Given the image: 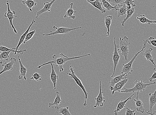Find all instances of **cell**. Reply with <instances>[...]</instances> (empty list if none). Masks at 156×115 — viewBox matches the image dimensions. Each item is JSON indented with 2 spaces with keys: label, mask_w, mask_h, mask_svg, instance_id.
<instances>
[{
  "label": "cell",
  "mask_w": 156,
  "mask_h": 115,
  "mask_svg": "<svg viewBox=\"0 0 156 115\" xmlns=\"http://www.w3.org/2000/svg\"><path fill=\"white\" fill-rule=\"evenodd\" d=\"M90 54H88L85 55L79 56L77 57H68L66 55H65L63 53H61L59 55H54L52 56L53 60L44 63L42 65L39 66L37 67V68L40 69L43 66L47 65V64H55L56 67H59L60 69V71L62 72L64 71V69L63 68V66L68 61L75 60L76 59L81 58L83 57H85L87 56H90Z\"/></svg>",
  "instance_id": "6da1fadb"
},
{
  "label": "cell",
  "mask_w": 156,
  "mask_h": 115,
  "mask_svg": "<svg viewBox=\"0 0 156 115\" xmlns=\"http://www.w3.org/2000/svg\"><path fill=\"white\" fill-rule=\"evenodd\" d=\"M134 84H135V85L133 88L130 89L124 88L125 90L121 91V92L128 93L131 92H142L145 90L147 86L155 84L156 82L147 84L146 82H144L142 80L140 81L136 80L134 82Z\"/></svg>",
  "instance_id": "7a4b0ae2"
},
{
  "label": "cell",
  "mask_w": 156,
  "mask_h": 115,
  "mask_svg": "<svg viewBox=\"0 0 156 115\" xmlns=\"http://www.w3.org/2000/svg\"><path fill=\"white\" fill-rule=\"evenodd\" d=\"M120 42L119 45H117L118 51L121 52V54L125 58V60L127 61L129 49V45L130 43L129 41V38L126 37L123 38L119 37Z\"/></svg>",
  "instance_id": "3957f363"
},
{
  "label": "cell",
  "mask_w": 156,
  "mask_h": 115,
  "mask_svg": "<svg viewBox=\"0 0 156 115\" xmlns=\"http://www.w3.org/2000/svg\"><path fill=\"white\" fill-rule=\"evenodd\" d=\"M70 70L71 71V73L67 72H66V73L67 75H69L71 78L73 79L75 81L76 83L81 89L84 92L85 96V103L83 104V106H86L87 105V99H88V93L86 92V89L84 85H83L81 81L76 75L74 71V69L72 68L71 66H70Z\"/></svg>",
  "instance_id": "277c9868"
},
{
  "label": "cell",
  "mask_w": 156,
  "mask_h": 115,
  "mask_svg": "<svg viewBox=\"0 0 156 115\" xmlns=\"http://www.w3.org/2000/svg\"><path fill=\"white\" fill-rule=\"evenodd\" d=\"M146 47V46H143L142 49L140 51L138 52L129 62L126 64H123V67L121 71L122 74H125L128 75L132 73L133 71L132 66L134 61L136 59L138 55L139 54L142 52L144 49Z\"/></svg>",
  "instance_id": "5b68a950"
},
{
  "label": "cell",
  "mask_w": 156,
  "mask_h": 115,
  "mask_svg": "<svg viewBox=\"0 0 156 115\" xmlns=\"http://www.w3.org/2000/svg\"><path fill=\"white\" fill-rule=\"evenodd\" d=\"M81 27L75 28H69L66 27H56L54 26L53 28L56 30V31L53 32L50 31V33L48 34H43V36H49L56 34H66L69 33L72 30H75L81 28Z\"/></svg>",
  "instance_id": "8992f818"
},
{
  "label": "cell",
  "mask_w": 156,
  "mask_h": 115,
  "mask_svg": "<svg viewBox=\"0 0 156 115\" xmlns=\"http://www.w3.org/2000/svg\"><path fill=\"white\" fill-rule=\"evenodd\" d=\"M6 4L7 5V8H8V10H7V12L5 13L4 16L8 18L9 19L10 26H11L12 28L13 29V31L15 32V33L17 34V32L15 27H14L12 22L13 19H15L16 17H17V16H15L16 12L14 11H12L11 10L10 8L9 2L8 1H6Z\"/></svg>",
  "instance_id": "52a82bcc"
},
{
  "label": "cell",
  "mask_w": 156,
  "mask_h": 115,
  "mask_svg": "<svg viewBox=\"0 0 156 115\" xmlns=\"http://www.w3.org/2000/svg\"><path fill=\"white\" fill-rule=\"evenodd\" d=\"M56 1V0H53L50 2H47L44 3L43 5L44 6L42 9L39 11H36L34 12V14L36 16V19H38L39 17L43 13L46 12H50L53 3Z\"/></svg>",
  "instance_id": "ba28073f"
},
{
  "label": "cell",
  "mask_w": 156,
  "mask_h": 115,
  "mask_svg": "<svg viewBox=\"0 0 156 115\" xmlns=\"http://www.w3.org/2000/svg\"><path fill=\"white\" fill-rule=\"evenodd\" d=\"M115 37L113 41L114 43V51L113 53V61L114 64V68L113 70V73L111 77H113L115 73V70L118 64L120 59V56L118 52V48L117 47V45L116 44L115 42Z\"/></svg>",
  "instance_id": "9c48e42d"
},
{
  "label": "cell",
  "mask_w": 156,
  "mask_h": 115,
  "mask_svg": "<svg viewBox=\"0 0 156 115\" xmlns=\"http://www.w3.org/2000/svg\"><path fill=\"white\" fill-rule=\"evenodd\" d=\"M16 49L15 48H13L10 51L1 52L0 54V60H5L7 61L9 60V55L10 52H14V55H16L17 53L19 54L20 55H22L24 52L27 53L26 49H22L19 51H16Z\"/></svg>",
  "instance_id": "30bf717a"
},
{
  "label": "cell",
  "mask_w": 156,
  "mask_h": 115,
  "mask_svg": "<svg viewBox=\"0 0 156 115\" xmlns=\"http://www.w3.org/2000/svg\"><path fill=\"white\" fill-rule=\"evenodd\" d=\"M128 80L127 78H126L124 80H123L116 84L113 87L110 86L109 89L110 90L112 91V95H113L116 92H121V89L127 82Z\"/></svg>",
  "instance_id": "8fae6325"
},
{
  "label": "cell",
  "mask_w": 156,
  "mask_h": 115,
  "mask_svg": "<svg viewBox=\"0 0 156 115\" xmlns=\"http://www.w3.org/2000/svg\"><path fill=\"white\" fill-rule=\"evenodd\" d=\"M99 85L100 88L99 93L97 97L95 98V99L96 100V103L95 106H94V107L95 108L98 106H103L104 105L103 102H106L105 98L103 96V92L102 91V85L101 81L99 82Z\"/></svg>",
  "instance_id": "7c38bea8"
},
{
  "label": "cell",
  "mask_w": 156,
  "mask_h": 115,
  "mask_svg": "<svg viewBox=\"0 0 156 115\" xmlns=\"http://www.w3.org/2000/svg\"><path fill=\"white\" fill-rule=\"evenodd\" d=\"M16 61V59L14 58H11L10 59V61L9 63L5 62L3 64L2 66L4 67L3 70L0 72V75H1L5 72L11 71L13 69L14 64Z\"/></svg>",
  "instance_id": "4fadbf2b"
},
{
  "label": "cell",
  "mask_w": 156,
  "mask_h": 115,
  "mask_svg": "<svg viewBox=\"0 0 156 115\" xmlns=\"http://www.w3.org/2000/svg\"><path fill=\"white\" fill-rule=\"evenodd\" d=\"M18 59L19 61L20 64V74L19 76V80H23L24 78L25 81L26 80V75L27 69L26 67H25L23 65L21 61V60L20 58V56L18 57Z\"/></svg>",
  "instance_id": "5bb4252c"
},
{
  "label": "cell",
  "mask_w": 156,
  "mask_h": 115,
  "mask_svg": "<svg viewBox=\"0 0 156 115\" xmlns=\"http://www.w3.org/2000/svg\"><path fill=\"white\" fill-rule=\"evenodd\" d=\"M134 94H133L132 95L129 97L127 99L124 101H123V100H121L120 102L117 106L116 108L114 111V113L115 115H117L118 113L122 110L124 109L126 106V103L129 100H131L132 97L134 96Z\"/></svg>",
  "instance_id": "9a60e30c"
},
{
  "label": "cell",
  "mask_w": 156,
  "mask_h": 115,
  "mask_svg": "<svg viewBox=\"0 0 156 115\" xmlns=\"http://www.w3.org/2000/svg\"><path fill=\"white\" fill-rule=\"evenodd\" d=\"M139 92H137V97L136 99H133L135 103L136 109L137 111L141 113H144L145 109L144 106V103L141 100L138 98Z\"/></svg>",
  "instance_id": "2e32d148"
},
{
  "label": "cell",
  "mask_w": 156,
  "mask_h": 115,
  "mask_svg": "<svg viewBox=\"0 0 156 115\" xmlns=\"http://www.w3.org/2000/svg\"><path fill=\"white\" fill-rule=\"evenodd\" d=\"M149 103L150 110L148 112L152 113V108L156 105V89L153 93H150L148 95Z\"/></svg>",
  "instance_id": "e0dca14e"
},
{
  "label": "cell",
  "mask_w": 156,
  "mask_h": 115,
  "mask_svg": "<svg viewBox=\"0 0 156 115\" xmlns=\"http://www.w3.org/2000/svg\"><path fill=\"white\" fill-rule=\"evenodd\" d=\"M50 64L51 66L52 71L50 75V77L51 81L53 82L54 85V90H55L56 89L57 82L59 76L56 73L55 69H54L53 64Z\"/></svg>",
  "instance_id": "ac0fdd59"
},
{
  "label": "cell",
  "mask_w": 156,
  "mask_h": 115,
  "mask_svg": "<svg viewBox=\"0 0 156 115\" xmlns=\"http://www.w3.org/2000/svg\"><path fill=\"white\" fill-rule=\"evenodd\" d=\"M153 50V49L151 48H147L143 53V56L147 60L150 61L152 64H154L155 68H156V65L154 63V59L153 58V57L151 55V52Z\"/></svg>",
  "instance_id": "d6986e66"
},
{
  "label": "cell",
  "mask_w": 156,
  "mask_h": 115,
  "mask_svg": "<svg viewBox=\"0 0 156 115\" xmlns=\"http://www.w3.org/2000/svg\"><path fill=\"white\" fill-rule=\"evenodd\" d=\"M128 75L125 74H123L118 75V76H116L113 79H112L111 81L109 82L110 86H111L112 87H113L116 84L127 78V76Z\"/></svg>",
  "instance_id": "ffe728a7"
},
{
  "label": "cell",
  "mask_w": 156,
  "mask_h": 115,
  "mask_svg": "<svg viewBox=\"0 0 156 115\" xmlns=\"http://www.w3.org/2000/svg\"><path fill=\"white\" fill-rule=\"evenodd\" d=\"M35 23V21L34 19L33 20L31 23L30 24V26H29L28 28L27 29V30H26V32H25V33L21 36V37L20 39L19 42V44H18L16 48V51H18V49L19 48V47L23 43L25 38H26L27 35L29 33V31L31 27L32 26V25Z\"/></svg>",
  "instance_id": "44dd1931"
},
{
  "label": "cell",
  "mask_w": 156,
  "mask_h": 115,
  "mask_svg": "<svg viewBox=\"0 0 156 115\" xmlns=\"http://www.w3.org/2000/svg\"><path fill=\"white\" fill-rule=\"evenodd\" d=\"M70 5L71 6L70 8L67 10L64 17V18H66L68 17L70 19H75L76 17L74 15V14L75 13L77 14V12L75 11L73 9L74 3L73 2L71 3Z\"/></svg>",
  "instance_id": "7402d4cb"
},
{
  "label": "cell",
  "mask_w": 156,
  "mask_h": 115,
  "mask_svg": "<svg viewBox=\"0 0 156 115\" xmlns=\"http://www.w3.org/2000/svg\"><path fill=\"white\" fill-rule=\"evenodd\" d=\"M117 11L118 12L117 17L124 16L127 14V11L128 10L126 5L124 4L116 6Z\"/></svg>",
  "instance_id": "603a6c76"
},
{
  "label": "cell",
  "mask_w": 156,
  "mask_h": 115,
  "mask_svg": "<svg viewBox=\"0 0 156 115\" xmlns=\"http://www.w3.org/2000/svg\"><path fill=\"white\" fill-rule=\"evenodd\" d=\"M87 2L92 5L94 7L100 11L102 13H106V10L103 9L102 8V3L99 1H97L93 2H90L88 1H87Z\"/></svg>",
  "instance_id": "cb8c5ba5"
},
{
  "label": "cell",
  "mask_w": 156,
  "mask_h": 115,
  "mask_svg": "<svg viewBox=\"0 0 156 115\" xmlns=\"http://www.w3.org/2000/svg\"><path fill=\"white\" fill-rule=\"evenodd\" d=\"M137 19L139 20L140 22L142 23H147L149 25L154 24L156 25V21L151 20L147 19L145 15H140V17H137Z\"/></svg>",
  "instance_id": "d4e9b609"
},
{
  "label": "cell",
  "mask_w": 156,
  "mask_h": 115,
  "mask_svg": "<svg viewBox=\"0 0 156 115\" xmlns=\"http://www.w3.org/2000/svg\"><path fill=\"white\" fill-rule=\"evenodd\" d=\"M113 16H108L105 18V24H106V26L107 27V35H106V37H109V35L110 27L111 24L112 20V19H113Z\"/></svg>",
  "instance_id": "484cf974"
},
{
  "label": "cell",
  "mask_w": 156,
  "mask_h": 115,
  "mask_svg": "<svg viewBox=\"0 0 156 115\" xmlns=\"http://www.w3.org/2000/svg\"><path fill=\"white\" fill-rule=\"evenodd\" d=\"M22 3L23 5H26L31 12H33L32 8L37 5V3L34 0H24L22 1Z\"/></svg>",
  "instance_id": "4316f807"
},
{
  "label": "cell",
  "mask_w": 156,
  "mask_h": 115,
  "mask_svg": "<svg viewBox=\"0 0 156 115\" xmlns=\"http://www.w3.org/2000/svg\"><path fill=\"white\" fill-rule=\"evenodd\" d=\"M56 97L55 100H54V102L49 103V107H51L52 106H58L59 104L61 103V96L58 92H56Z\"/></svg>",
  "instance_id": "83f0119b"
},
{
  "label": "cell",
  "mask_w": 156,
  "mask_h": 115,
  "mask_svg": "<svg viewBox=\"0 0 156 115\" xmlns=\"http://www.w3.org/2000/svg\"><path fill=\"white\" fill-rule=\"evenodd\" d=\"M55 109L60 113L63 115H72L69 111V107H60L59 106H55Z\"/></svg>",
  "instance_id": "f1b7e54d"
},
{
  "label": "cell",
  "mask_w": 156,
  "mask_h": 115,
  "mask_svg": "<svg viewBox=\"0 0 156 115\" xmlns=\"http://www.w3.org/2000/svg\"><path fill=\"white\" fill-rule=\"evenodd\" d=\"M102 5L106 9V10L108 11H117L116 6H112L109 2H107L106 0H101Z\"/></svg>",
  "instance_id": "f546056e"
},
{
  "label": "cell",
  "mask_w": 156,
  "mask_h": 115,
  "mask_svg": "<svg viewBox=\"0 0 156 115\" xmlns=\"http://www.w3.org/2000/svg\"><path fill=\"white\" fill-rule=\"evenodd\" d=\"M135 12V9L134 8H132L131 9L127 11V16L125 19H123V20L121 21V23L122 26H124L125 23L126 21L127 20L130 18L131 17L133 14Z\"/></svg>",
  "instance_id": "4dcf8cb0"
},
{
  "label": "cell",
  "mask_w": 156,
  "mask_h": 115,
  "mask_svg": "<svg viewBox=\"0 0 156 115\" xmlns=\"http://www.w3.org/2000/svg\"><path fill=\"white\" fill-rule=\"evenodd\" d=\"M126 0H109V2L112 3V5L115 6L122 5L124 4Z\"/></svg>",
  "instance_id": "1f68e13d"
},
{
  "label": "cell",
  "mask_w": 156,
  "mask_h": 115,
  "mask_svg": "<svg viewBox=\"0 0 156 115\" xmlns=\"http://www.w3.org/2000/svg\"><path fill=\"white\" fill-rule=\"evenodd\" d=\"M134 1L133 0H126L125 1L124 4L126 5L128 10L136 6V5L134 4Z\"/></svg>",
  "instance_id": "d6a6232c"
},
{
  "label": "cell",
  "mask_w": 156,
  "mask_h": 115,
  "mask_svg": "<svg viewBox=\"0 0 156 115\" xmlns=\"http://www.w3.org/2000/svg\"><path fill=\"white\" fill-rule=\"evenodd\" d=\"M36 33V30H34L31 32H29L27 35L26 38H25L24 42L23 43L24 44H25L26 43L30 40L33 37L34 35Z\"/></svg>",
  "instance_id": "836d02e7"
},
{
  "label": "cell",
  "mask_w": 156,
  "mask_h": 115,
  "mask_svg": "<svg viewBox=\"0 0 156 115\" xmlns=\"http://www.w3.org/2000/svg\"><path fill=\"white\" fill-rule=\"evenodd\" d=\"M30 79L37 82L42 81L41 78V75L37 72L32 75V77L30 78Z\"/></svg>",
  "instance_id": "e575fe53"
},
{
  "label": "cell",
  "mask_w": 156,
  "mask_h": 115,
  "mask_svg": "<svg viewBox=\"0 0 156 115\" xmlns=\"http://www.w3.org/2000/svg\"><path fill=\"white\" fill-rule=\"evenodd\" d=\"M147 43L149 44H151L156 47V39L154 37H151L147 39Z\"/></svg>",
  "instance_id": "d590c367"
},
{
  "label": "cell",
  "mask_w": 156,
  "mask_h": 115,
  "mask_svg": "<svg viewBox=\"0 0 156 115\" xmlns=\"http://www.w3.org/2000/svg\"><path fill=\"white\" fill-rule=\"evenodd\" d=\"M136 113L135 110H130L128 108H127L125 115H135Z\"/></svg>",
  "instance_id": "8d00e7d4"
},
{
  "label": "cell",
  "mask_w": 156,
  "mask_h": 115,
  "mask_svg": "<svg viewBox=\"0 0 156 115\" xmlns=\"http://www.w3.org/2000/svg\"><path fill=\"white\" fill-rule=\"evenodd\" d=\"M12 49L11 48H7L6 47L4 46H0V52H8L10 51Z\"/></svg>",
  "instance_id": "74e56055"
},
{
  "label": "cell",
  "mask_w": 156,
  "mask_h": 115,
  "mask_svg": "<svg viewBox=\"0 0 156 115\" xmlns=\"http://www.w3.org/2000/svg\"><path fill=\"white\" fill-rule=\"evenodd\" d=\"M155 79H156V71L154 72L152 76L149 78L148 80L150 82H151L153 80Z\"/></svg>",
  "instance_id": "f35d334b"
},
{
  "label": "cell",
  "mask_w": 156,
  "mask_h": 115,
  "mask_svg": "<svg viewBox=\"0 0 156 115\" xmlns=\"http://www.w3.org/2000/svg\"><path fill=\"white\" fill-rule=\"evenodd\" d=\"M146 113L147 114H150L151 115H156V111H154L153 113H148V112H147Z\"/></svg>",
  "instance_id": "ab89813d"
},
{
  "label": "cell",
  "mask_w": 156,
  "mask_h": 115,
  "mask_svg": "<svg viewBox=\"0 0 156 115\" xmlns=\"http://www.w3.org/2000/svg\"><path fill=\"white\" fill-rule=\"evenodd\" d=\"M87 1H88L90 2H93L96 1H97V0H86Z\"/></svg>",
  "instance_id": "60d3db41"
},
{
  "label": "cell",
  "mask_w": 156,
  "mask_h": 115,
  "mask_svg": "<svg viewBox=\"0 0 156 115\" xmlns=\"http://www.w3.org/2000/svg\"><path fill=\"white\" fill-rule=\"evenodd\" d=\"M2 61H0V64H2Z\"/></svg>",
  "instance_id": "b9f144b4"
},
{
  "label": "cell",
  "mask_w": 156,
  "mask_h": 115,
  "mask_svg": "<svg viewBox=\"0 0 156 115\" xmlns=\"http://www.w3.org/2000/svg\"><path fill=\"white\" fill-rule=\"evenodd\" d=\"M156 68H154V70H156Z\"/></svg>",
  "instance_id": "7bdbcfd3"
}]
</instances>
